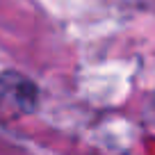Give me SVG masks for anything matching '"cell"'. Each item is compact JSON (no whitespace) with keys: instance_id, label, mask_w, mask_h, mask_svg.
Wrapping results in <instances>:
<instances>
[{"instance_id":"1","label":"cell","mask_w":155,"mask_h":155,"mask_svg":"<svg viewBox=\"0 0 155 155\" xmlns=\"http://www.w3.org/2000/svg\"><path fill=\"white\" fill-rule=\"evenodd\" d=\"M39 91L32 80L16 71L0 73V112L7 116L28 114L37 107Z\"/></svg>"}]
</instances>
